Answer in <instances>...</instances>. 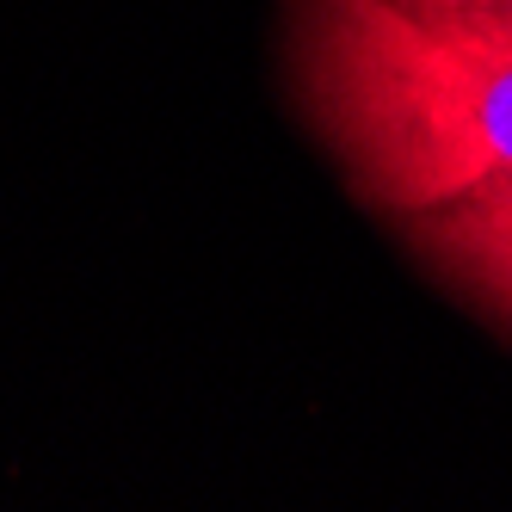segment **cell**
Masks as SVG:
<instances>
[{"mask_svg":"<svg viewBox=\"0 0 512 512\" xmlns=\"http://www.w3.org/2000/svg\"><path fill=\"white\" fill-rule=\"evenodd\" d=\"M284 81L352 198L414 223L512 179V13L284 0Z\"/></svg>","mask_w":512,"mask_h":512,"instance_id":"cell-1","label":"cell"},{"mask_svg":"<svg viewBox=\"0 0 512 512\" xmlns=\"http://www.w3.org/2000/svg\"><path fill=\"white\" fill-rule=\"evenodd\" d=\"M401 241L445 290L512 334V179L401 223Z\"/></svg>","mask_w":512,"mask_h":512,"instance_id":"cell-2","label":"cell"},{"mask_svg":"<svg viewBox=\"0 0 512 512\" xmlns=\"http://www.w3.org/2000/svg\"><path fill=\"white\" fill-rule=\"evenodd\" d=\"M475 7H506V13H512V0H475Z\"/></svg>","mask_w":512,"mask_h":512,"instance_id":"cell-3","label":"cell"}]
</instances>
